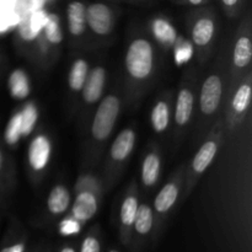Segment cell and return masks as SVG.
<instances>
[{"instance_id": "cell-35", "label": "cell", "mask_w": 252, "mask_h": 252, "mask_svg": "<svg viewBox=\"0 0 252 252\" xmlns=\"http://www.w3.org/2000/svg\"><path fill=\"white\" fill-rule=\"evenodd\" d=\"M111 252H117V251H111Z\"/></svg>"}, {"instance_id": "cell-25", "label": "cell", "mask_w": 252, "mask_h": 252, "mask_svg": "<svg viewBox=\"0 0 252 252\" xmlns=\"http://www.w3.org/2000/svg\"><path fill=\"white\" fill-rule=\"evenodd\" d=\"M251 101V86L250 84H243L238 91L235 93L233 101H231V107L236 113H244L248 110Z\"/></svg>"}, {"instance_id": "cell-16", "label": "cell", "mask_w": 252, "mask_h": 252, "mask_svg": "<svg viewBox=\"0 0 252 252\" xmlns=\"http://www.w3.org/2000/svg\"><path fill=\"white\" fill-rule=\"evenodd\" d=\"M161 161L157 154L152 153L144 159L142 165V181L145 186H154L160 176Z\"/></svg>"}, {"instance_id": "cell-1", "label": "cell", "mask_w": 252, "mask_h": 252, "mask_svg": "<svg viewBox=\"0 0 252 252\" xmlns=\"http://www.w3.org/2000/svg\"><path fill=\"white\" fill-rule=\"evenodd\" d=\"M154 51L148 39L137 38L129 44L126 54V68L132 78L144 80L152 74Z\"/></svg>"}, {"instance_id": "cell-7", "label": "cell", "mask_w": 252, "mask_h": 252, "mask_svg": "<svg viewBox=\"0 0 252 252\" xmlns=\"http://www.w3.org/2000/svg\"><path fill=\"white\" fill-rule=\"evenodd\" d=\"M97 212V199L90 192H81L74 201L71 213L79 221H88Z\"/></svg>"}, {"instance_id": "cell-28", "label": "cell", "mask_w": 252, "mask_h": 252, "mask_svg": "<svg viewBox=\"0 0 252 252\" xmlns=\"http://www.w3.org/2000/svg\"><path fill=\"white\" fill-rule=\"evenodd\" d=\"M80 230V225L75 220H64L61 224V233L63 235H71Z\"/></svg>"}, {"instance_id": "cell-9", "label": "cell", "mask_w": 252, "mask_h": 252, "mask_svg": "<svg viewBox=\"0 0 252 252\" xmlns=\"http://www.w3.org/2000/svg\"><path fill=\"white\" fill-rule=\"evenodd\" d=\"M69 32L73 36H81L86 27V6L81 1H71L66 9Z\"/></svg>"}, {"instance_id": "cell-30", "label": "cell", "mask_w": 252, "mask_h": 252, "mask_svg": "<svg viewBox=\"0 0 252 252\" xmlns=\"http://www.w3.org/2000/svg\"><path fill=\"white\" fill-rule=\"evenodd\" d=\"M220 1L228 10H234L236 9V6L239 5L240 0H220Z\"/></svg>"}, {"instance_id": "cell-8", "label": "cell", "mask_w": 252, "mask_h": 252, "mask_svg": "<svg viewBox=\"0 0 252 252\" xmlns=\"http://www.w3.org/2000/svg\"><path fill=\"white\" fill-rule=\"evenodd\" d=\"M135 144V133L134 130L127 128V129L122 130L120 134L117 135V138L115 139V142L112 143V147H111V158H112L115 161H123V160L127 159L129 157L130 153L134 149Z\"/></svg>"}, {"instance_id": "cell-22", "label": "cell", "mask_w": 252, "mask_h": 252, "mask_svg": "<svg viewBox=\"0 0 252 252\" xmlns=\"http://www.w3.org/2000/svg\"><path fill=\"white\" fill-rule=\"evenodd\" d=\"M22 122L21 112H17L12 116L7 122L4 130V140L7 145H15L22 138Z\"/></svg>"}, {"instance_id": "cell-17", "label": "cell", "mask_w": 252, "mask_h": 252, "mask_svg": "<svg viewBox=\"0 0 252 252\" xmlns=\"http://www.w3.org/2000/svg\"><path fill=\"white\" fill-rule=\"evenodd\" d=\"M177 197H179V189L176 185L171 182L162 187L154 201V207L157 212L165 213V212L170 211L171 207L176 203Z\"/></svg>"}, {"instance_id": "cell-13", "label": "cell", "mask_w": 252, "mask_h": 252, "mask_svg": "<svg viewBox=\"0 0 252 252\" xmlns=\"http://www.w3.org/2000/svg\"><path fill=\"white\" fill-rule=\"evenodd\" d=\"M216 32V24L211 17H201L192 29V39L198 47H204L212 41Z\"/></svg>"}, {"instance_id": "cell-2", "label": "cell", "mask_w": 252, "mask_h": 252, "mask_svg": "<svg viewBox=\"0 0 252 252\" xmlns=\"http://www.w3.org/2000/svg\"><path fill=\"white\" fill-rule=\"evenodd\" d=\"M120 100L115 95L106 96L101 101L91 125V133L97 142H103L111 135L120 115Z\"/></svg>"}, {"instance_id": "cell-29", "label": "cell", "mask_w": 252, "mask_h": 252, "mask_svg": "<svg viewBox=\"0 0 252 252\" xmlns=\"http://www.w3.org/2000/svg\"><path fill=\"white\" fill-rule=\"evenodd\" d=\"M81 252H100V244L95 238H86L81 246Z\"/></svg>"}, {"instance_id": "cell-24", "label": "cell", "mask_w": 252, "mask_h": 252, "mask_svg": "<svg viewBox=\"0 0 252 252\" xmlns=\"http://www.w3.org/2000/svg\"><path fill=\"white\" fill-rule=\"evenodd\" d=\"M37 120H38V111H37V107L34 106V103H27L21 111L22 137H27V135H30L33 132Z\"/></svg>"}, {"instance_id": "cell-21", "label": "cell", "mask_w": 252, "mask_h": 252, "mask_svg": "<svg viewBox=\"0 0 252 252\" xmlns=\"http://www.w3.org/2000/svg\"><path fill=\"white\" fill-rule=\"evenodd\" d=\"M44 34L46 38L48 39L49 43L59 44L63 41V32H62L61 21L59 16L56 14L47 15L46 21H44Z\"/></svg>"}, {"instance_id": "cell-23", "label": "cell", "mask_w": 252, "mask_h": 252, "mask_svg": "<svg viewBox=\"0 0 252 252\" xmlns=\"http://www.w3.org/2000/svg\"><path fill=\"white\" fill-rule=\"evenodd\" d=\"M135 226V230L139 234H148L152 230L153 226V211L149 206L147 204H142L138 206L137 214H135L134 221H133Z\"/></svg>"}, {"instance_id": "cell-33", "label": "cell", "mask_w": 252, "mask_h": 252, "mask_svg": "<svg viewBox=\"0 0 252 252\" xmlns=\"http://www.w3.org/2000/svg\"><path fill=\"white\" fill-rule=\"evenodd\" d=\"M2 162H4V158H2V153L1 150H0V170H1L2 167Z\"/></svg>"}, {"instance_id": "cell-31", "label": "cell", "mask_w": 252, "mask_h": 252, "mask_svg": "<svg viewBox=\"0 0 252 252\" xmlns=\"http://www.w3.org/2000/svg\"><path fill=\"white\" fill-rule=\"evenodd\" d=\"M24 251V246L22 245H14L11 248L4 249L1 252H22Z\"/></svg>"}, {"instance_id": "cell-10", "label": "cell", "mask_w": 252, "mask_h": 252, "mask_svg": "<svg viewBox=\"0 0 252 252\" xmlns=\"http://www.w3.org/2000/svg\"><path fill=\"white\" fill-rule=\"evenodd\" d=\"M7 86H9L10 95L14 100H25L31 91L29 75L22 69H15L10 74Z\"/></svg>"}, {"instance_id": "cell-27", "label": "cell", "mask_w": 252, "mask_h": 252, "mask_svg": "<svg viewBox=\"0 0 252 252\" xmlns=\"http://www.w3.org/2000/svg\"><path fill=\"white\" fill-rule=\"evenodd\" d=\"M39 32V27L32 20V16H27L19 25V33L26 41H33Z\"/></svg>"}, {"instance_id": "cell-12", "label": "cell", "mask_w": 252, "mask_h": 252, "mask_svg": "<svg viewBox=\"0 0 252 252\" xmlns=\"http://www.w3.org/2000/svg\"><path fill=\"white\" fill-rule=\"evenodd\" d=\"M218 152V144L214 140L204 143L192 160V169L196 174H202L208 169Z\"/></svg>"}, {"instance_id": "cell-18", "label": "cell", "mask_w": 252, "mask_h": 252, "mask_svg": "<svg viewBox=\"0 0 252 252\" xmlns=\"http://www.w3.org/2000/svg\"><path fill=\"white\" fill-rule=\"evenodd\" d=\"M89 75V64L85 59H76L69 71V88L73 91H81Z\"/></svg>"}, {"instance_id": "cell-3", "label": "cell", "mask_w": 252, "mask_h": 252, "mask_svg": "<svg viewBox=\"0 0 252 252\" xmlns=\"http://www.w3.org/2000/svg\"><path fill=\"white\" fill-rule=\"evenodd\" d=\"M86 25L98 36H106L112 30V10L103 2H93L86 6Z\"/></svg>"}, {"instance_id": "cell-19", "label": "cell", "mask_w": 252, "mask_h": 252, "mask_svg": "<svg viewBox=\"0 0 252 252\" xmlns=\"http://www.w3.org/2000/svg\"><path fill=\"white\" fill-rule=\"evenodd\" d=\"M252 58V43L249 37H240L234 48V64L238 68H245Z\"/></svg>"}, {"instance_id": "cell-26", "label": "cell", "mask_w": 252, "mask_h": 252, "mask_svg": "<svg viewBox=\"0 0 252 252\" xmlns=\"http://www.w3.org/2000/svg\"><path fill=\"white\" fill-rule=\"evenodd\" d=\"M138 209V199L134 196H128L121 207V221L125 225H132Z\"/></svg>"}, {"instance_id": "cell-11", "label": "cell", "mask_w": 252, "mask_h": 252, "mask_svg": "<svg viewBox=\"0 0 252 252\" xmlns=\"http://www.w3.org/2000/svg\"><path fill=\"white\" fill-rule=\"evenodd\" d=\"M194 97L193 94L189 89H182L179 93L175 110V121L179 126H186L189 122L193 111Z\"/></svg>"}, {"instance_id": "cell-14", "label": "cell", "mask_w": 252, "mask_h": 252, "mask_svg": "<svg viewBox=\"0 0 252 252\" xmlns=\"http://www.w3.org/2000/svg\"><path fill=\"white\" fill-rule=\"evenodd\" d=\"M152 32L155 38L164 46H172L177 39L176 29L162 17H157L152 22Z\"/></svg>"}, {"instance_id": "cell-6", "label": "cell", "mask_w": 252, "mask_h": 252, "mask_svg": "<svg viewBox=\"0 0 252 252\" xmlns=\"http://www.w3.org/2000/svg\"><path fill=\"white\" fill-rule=\"evenodd\" d=\"M106 83V70L97 66L89 73L83 89V98L88 103H95L101 98Z\"/></svg>"}, {"instance_id": "cell-32", "label": "cell", "mask_w": 252, "mask_h": 252, "mask_svg": "<svg viewBox=\"0 0 252 252\" xmlns=\"http://www.w3.org/2000/svg\"><path fill=\"white\" fill-rule=\"evenodd\" d=\"M187 1H189L191 5H193V6H198V5L203 4L206 0H187Z\"/></svg>"}, {"instance_id": "cell-5", "label": "cell", "mask_w": 252, "mask_h": 252, "mask_svg": "<svg viewBox=\"0 0 252 252\" xmlns=\"http://www.w3.org/2000/svg\"><path fill=\"white\" fill-rule=\"evenodd\" d=\"M51 142L44 134L32 139L29 147V164L33 171H43L51 159Z\"/></svg>"}, {"instance_id": "cell-15", "label": "cell", "mask_w": 252, "mask_h": 252, "mask_svg": "<svg viewBox=\"0 0 252 252\" xmlns=\"http://www.w3.org/2000/svg\"><path fill=\"white\" fill-rule=\"evenodd\" d=\"M69 204H70V193H69L68 189L62 185L54 187L49 193L48 199H47L48 211L52 214L58 216V214L64 213L68 209Z\"/></svg>"}, {"instance_id": "cell-4", "label": "cell", "mask_w": 252, "mask_h": 252, "mask_svg": "<svg viewBox=\"0 0 252 252\" xmlns=\"http://www.w3.org/2000/svg\"><path fill=\"white\" fill-rule=\"evenodd\" d=\"M223 84L218 75H211L207 78L201 89L199 95V107L203 115L211 116L216 113L221 101Z\"/></svg>"}, {"instance_id": "cell-20", "label": "cell", "mask_w": 252, "mask_h": 252, "mask_svg": "<svg viewBox=\"0 0 252 252\" xmlns=\"http://www.w3.org/2000/svg\"><path fill=\"white\" fill-rule=\"evenodd\" d=\"M170 123V110L169 106L164 101H159L152 111V126L153 129L158 133H161L167 129Z\"/></svg>"}, {"instance_id": "cell-34", "label": "cell", "mask_w": 252, "mask_h": 252, "mask_svg": "<svg viewBox=\"0 0 252 252\" xmlns=\"http://www.w3.org/2000/svg\"><path fill=\"white\" fill-rule=\"evenodd\" d=\"M62 252H75L73 250V249H70V248H65V249H63V250H62Z\"/></svg>"}]
</instances>
